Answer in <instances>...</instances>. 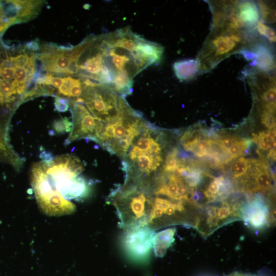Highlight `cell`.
I'll list each match as a JSON object with an SVG mask.
<instances>
[{"instance_id":"cell-4","label":"cell","mask_w":276,"mask_h":276,"mask_svg":"<svg viewBox=\"0 0 276 276\" xmlns=\"http://www.w3.org/2000/svg\"><path fill=\"white\" fill-rule=\"evenodd\" d=\"M152 194L141 184L125 181L108 196V202L116 208L119 225L125 229L147 225Z\"/></svg>"},{"instance_id":"cell-23","label":"cell","mask_w":276,"mask_h":276,"mask_svg":"<svg viewBox=\"0 0 276 276\" xmlns=\"http://www.w3.org/2000/svg\"><path fill=\"white\" fill-rule=\"evenodd\" d=\"M262 123L268 129L274 128L275 126V119L272 113L266 110H263L261 114Z\"/></svg>"},{"instance_id":"cell-29","label":"cell","mask_w":276,"mask_h":276,"mask_svg":"<svg viewBox=\"0 0 276 276\" xmlns=\"http://www.w3.org/2000/svg\"><path fill=\"white\" fill-rule=\"evenodd\" d=\"M259 147L264 150H268L270 147V143L266 139L261 140L258 143Z\"/></svg>"},{"instance_id":"cell-10","label":"cell","mask_w":276,"mask_h":276,"mask_svg":"<svg viewBox=\"0 0 276 276\" xmlns=\"http://www.w3.org/2000/svg\"><path fill=\"white\" fill-rule=\"evenodd\" d=\"M43 4L42 1H0V37L11 26L34 18Z\"/></svg>"},{"instance_id":"cell-20","label":"cell","mask_w":276,"mask_h":276,"mask_svg":"<svg viewBox=\"0 0 276 276\" xmlns=\"http://www.w3.org/2000/svg\"><path fill=\"white\" fill-rule=\"evenodd\" d=\"M272 188L270 176L266 169H263L255 177L253 182L252 191H270Z\"/></svg>"},{"instance_id":"cell-25","label":"cell","mask_w":276,"mask_h":276,"mask_svg":"<svg viewBox=\"0 0 276 276\" xmlns=\"http://www.w3.org/2000/svg\"><path fill=\"white\" fill-rule=\"evenodd\" d=\"M237 137H224L222 139H218L223 148L227 151L236 143Z\"/></svg>"},{"instance_id":"cell-15","label":"cell","mask_w":276,"mask_h":276,"mask_svg":"<svg viewBox=\"0 0 276 276\" xmlns=\"http://www.w3.org/2000/svg\"><path fill=\"white\" fill-rule=\"evenodd\" d=\"M253 52L257 55L256 65L262 72H268L274 67V58L270 48L263 43L256 44Z\"/></svg>"},{"instance_id":"cell-24","label":"cell","mask_w":276,"mask_h":276,"mask_svg":"<svg viewBox=\"0 0 276 276\" xmlns=\"http://www.w3.org/2000/svg\"><path fill=\"white\" fill-rule=\"evenodd\" d=\"M275 87L272 86L267 89L262 95L263 100L268 104H275Z\"/></svg>"},{"instance_id":"cell-27","label":"cell","mask_w":276,"mask_h":276,"mask_svg":"<svg viewBox=\"0 0 276 276\" xmlns=\"http://www.w3.org/2000/svg\"><path fill=\"white\" fill-rule=\"evenodd\" d=\"M244 58L248 61H256L257 59V55L253 51H249L248 50H242L239 52Z\"/></svg>"},{"instance_id":"cell-7","label":"cell","mask_w":276,"mask_h":276,"mask_svg":"<svg viewBox=\"0 0 276 276\" xmlns=\"http://www.w3.org/2000/svg\"><path fill=\"white\" fill-rule=\"evenodd\" d=\"M80 97L89 111L104 124L116 120L122 113L127 101L109 87L84 81Z\"/></svg>"},{"instance_id":"cell-21","label":"cell","mask_w":276,"mask_h":276,"mask_svg":"<svg viewBox=\"0 0 276 276\" xmlns=\"http://www.w3.org/2000/svg\"><path fill=\"white\" fill-rule=\"evenodd\" d=\"M248 164L247 159L244 157H240L233 164L232 166V173L233 177L238 178L245 175L247 171Z\"/></svg>"},{"instance_id":"cell-2","label":"cell","mask_w":276,"mask_h":276,"mask_svg":"<svg viewBox=\"0 0 276 276\" xmlns=\"http://www.w3.org/2000/svg\"><path fill=\"white\" fill-rule=\"evenodd\" d=\"M39 44L9 45L0 38V106L14 111L31 99L39 76Z\"/></svg>"},{"instance_id":"cell-30","label":"cell","mask_w":276,"mask_h":276,"mask_svg":"<svg viewBox=\"0 0 276 276\" xmlns=\"http://www.w3.org/2000/svg\"><path fill=\"white\" fill-rule=\"evenodd\" d=\"M257 25V29L258 32L262 35H264L265 32V31L267 28V26H266L263 22L261 21L258 22Z\"/></svg>"},{"instance_id":"cell-32","label":"cell","mask_w":276,"mask_h":276,"mask_svg":"<svg viewBox=\"0 0 276 276\" xmlns=\"http://www.w3.org/2000/svg\"><path fill=\"white\" fill-rule=\"evenodd\" d=\"M272 157L273 159H275V150L270 149L268 157Z\"/></svg>"},{"instance_id":"cell-19","label":"cell","mask_w":276,"mask_h":276,"mask_svg":"<svg viewBox=\"0 0 276 276\" xmlns=\"http://www.w3.org/2000/svg\"><path fill=\"white\" fill-rule=\"evenodd\" d=\"M211 47L215 56H225L237 48V43L233 41L229 35H220L211 41Z\"/></svg>"},{"instance_id":"cell-22","label":"cell","mask_w":276,"mask_h":276,"mask_svg":"<svg viewBox=\"0 0 276 276\" xmlns=\"http://www.w3.org/2000/svg\"><path fill=\"white\" fill-rule=\"evenodd\" d=\"M259 9L262 18L269 22H274L275 20V10L272 9L266 3L260 1L258 2Z\"/></svg>"},{"instance_id":"cell-1","label":"cell","mask_w":276,"mask_h":276,"mask_svg":"<svg viewBox=\"0 0 276 276\" xmlns=\"http://www.w3.org/2000/svg\"><path fill=\"white\" fill-rule=\"evenodd\" d=\"M80 160L71 154L62 155L35 163L31 170V185L39 208L48 215H68L75 211L69 200L87 195L89 186L80 174Z\"/></svg>"},{"instance_id":"cell-9","label":"cell","mask_w":276,"mask_h":276,"mask_svg":"<svg viewBox=\"0 0 276 276\" xmlns=\"http://www.w3.org/2000/svg\"><path fill=\"white\" fill-rule=\"evenodd\" d=\"M70 106L73 122L67 144L82 139L97 143L104 124L91 114L80 97L71 100Z\"/></svg>"},{"instance_id":"cell-13","label":"cell","mask_w":276,"mask_h":276,"mask_svg":"<svg viewBox=\"0 0 276 276\" xmlns=\"http://www.w3.org/2000/svg\"><path fill=\"white\" fill-rule=\"evenodd\" d=\"M60 83L54 95L71 100L80 98L83 91L84 84L79 78L72 76H60Z\"/></svg>"},{"instance_id":"cell-8","label":"cell","mask_w":276,"mask_h":276,"mask_svg":"<svg viewBox=\"0 0 276 276\" xmlns=\"http://www.w3.org/2000/svg\"><path fill=\"white\" fill-rule=\"evenodd\" d=\"M225 198L217 204H210L197 211L193 227L202 236L206 237L219 227L234 221L242 220L246 204L239 201L229 202Z\"/></svg>"},{"instance_id":"cell-6","label":"cell","mask_w":276,"mask_h":276,"mask_svg":"<svg viewBox=\"0 0 276 276\" xmlns=\"http://www.w3.org/2000/svg\"><path fill=\"white\" fill-rule=\"evenodd\" d=\"M96 37L89 36L79 44L70 47L51 43L40 45L37 60L41 70L53 76L76 77L79 58Z\"/></svg>"},{"instance_id":"cell-28","label":"cell","mask_w":276,"mask_h":276,"mask_svg":"<svg viewBox=\"0 0 276 276\" xmlns=\"http://www.w3.org/2000/svg\"><path fill=\"white\" fill-rule=\"evenodd\" d=\"M265 37L268 39L271 42H275L276 35L274 30L267 26V28L265 31L264 35Z\"/></svg>"},{"instance_id":"cell-5","label":"cell","mask_w":276,"mask_h":276,"mask_svg":"<svg viewBox=\"0 0 276 276\" xmlns=\"http://www.w3.org/2000/svg\"><path fill=\"white\" fill-rule=\"evenodd\" d=\"M146 122L141 113L127 103L116 120L104 124L97 143L122 159Z\"/></svg>"},{"instance_id":"cell-26","label":"cell","mask_w":276,"mask_h":276,"mask_svg":"<svg viewBox=\"0 0 276 276\" xmlns=\"http://www.w3.org/2000/svg\"><path fill=\"white\" fill-rule=\"evenodd\" d=\"M55 106L59 111H63L67 110L68 104L67 101H65V99L60 97H56Z\"/></svg>"},{"instance_id":"cell-3","label":"cell","mask_w":276,"mask_h":276,"mask_svg":"<svg viewBox=\"0 0 276 276\" xmlns=\"http://www.w3.org/2000/svg\"><path fill=\"white\" fill-rule=\"evenodd\" d=\"M164 139V133L147 121L122 159L125 181L150 185L165 160Z\"/></svg>"},{"instance_id":"cell-16","label":"cell","mask_w":276,"mask_h":276,"mask_svg":"<svg viewBox=\"0 0 276 276\" xmlns=\"http://www.w3.org/2000/svg\"><path fill=\"white\" fill-rule=\"evenodd\" d=\"M175 228H169L155 234L153 239V250L155 255L164 256L167 249L174 241Z\"/></svg>"},{"instance_id":"cell-12","label":"cell","mask_w":276,"mask_h":276,"mask_svg":"<svg viewBox=\"0 0 276 276\" xmlns=\"http://www.w3.org/2000/svg\"><path fill=\"white\" fill-rule=\"evenodd\" d=\"M270 211L261 198L257 197L246 204L243 213L242 220L255 229H260L270 223Z\"/></svg>"},{"instance_id":"cell-18","label":"cell","mask_w":276,"mask_h":276,"mask_svg":"<svg viewBox=\"0 0 276 276\" xmlns=\"http://www.w3.org/2000/svg\"><path fill=\"white\" fill-rule=\"evenodd\" d=\"M0 160L9 162L16 168L22 166L21 159L11 149L6 139V129L0 125Z\"/></svg>"},{"instance_id":"cell-14","label":"cell","mask_w":276,"mask_h":276,"mask_svg":"<svg viewBox=\"0 0 276 276\" xmlns=\"http://www.w3.org/2000/svg\"><path fill=\"white\" fill-rule=\"evenodd\" d=\"M173 67L177 78L186 81L193 79L196 75L200 63L198 59H185L175 62Z\"/></svg>"},{"instance_id":"cell-11","label":"cell","mask_w":276,"mask_h":276,"mask_svg":"<svg viewBox=\"0 0 276 276\" xmlns=\"http://www.w3.org/2000/svg\"><path fill=\"white\" fill-rule=\"evenodd\" d=\"M154 235V231L147 225L129 228L123 238V247L132 258L137 260L145 259L152 248Z\"/></svg>"},{"instance_id":"cell-17","label":"cell","mask_w":276,"mask_h":276,"mask_svg":"<svg viewBox=\"0 0 276 276\" xmlns=\"http://www.w3.org/2000/svg\"><path fill=\"white\" fill-rule=\"evenodd\" d=\"M238 15L243 21L249 27H253L259 19V12L256 4L251 1L241 2L238 7Z\"/></svg>"},{"instance_id":"cell-31","label":"cell","mask_w":276,"mask_h":276,"mask_svg":"<svg viewBox=\"0 0 276 276\" xmlns=\"http://www.w3.org/2000/svg\"><path fill=\"white\" fill-rule=\"evenodd\" d=\"M225 276H257L255 274H251L250 273H243L239 271L233 272L229 274H227Z\"/></svg>"}]
</instances>
